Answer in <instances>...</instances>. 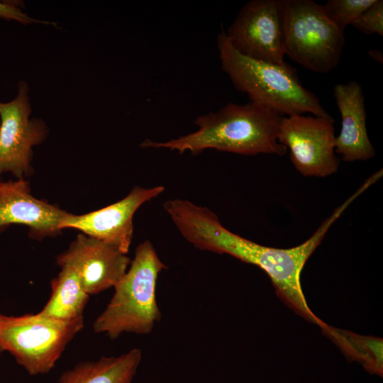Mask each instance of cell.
<instances>
[{
  "mask_svg": "<svg viewBox=\"0 0 383 383\" xmlns=\"http://www.w3.org/2000/svg\"><path fill=\"white\" fill-rule=\"evenodd\" d=\"M365 190L366 187L362 185L323 221L308 240L287 249L260 245L235 234L226 228L209 209L188 200H175L168 209V215L182 235L196 248L228 254L262 269L270 277L279 298L297 314L320 327L324 322L308 306L301 274L331 225Z\"/></svg>",
  "mask_w": 383,
  "mask_h": 383,
  "instance_id": "obj_1",
  "label": "cell"
},
{
  "mask_svg": "<svg viewBox=\"0 0 383 383\" xmlns=\"http://www.w3.org/2000/svg\"><path fill=\"white\" fill-rule=\"evenodd\" d=\"M280 115L253 102L230 103L216 111L199 116L194 120L198 129L165 142L146 139L145 148H163L179 154H199L214 149L243 155L273 154L284 155L287 150L278 141Z\"/></svg>",
  "mask_w": 383,
  "mask_h": 383,
  "instance_id": "obj_2",
  "label": "cell"
},
{
  "mask_svg": "<svg viewBox=\"0 0 383 383\" xmlns=\"http://www.w3.org/2000/svg\"><path fill=\"white\" fill-rule=\"evenodd\" d=\"M216 43L223 71L250 101L281 116L309 113L333 118L318 97L302 85L296 70L287 63L276 65L241 55L233 48L223 29L218 34Z\"/></svg>",
  "mask_w": 383,
  "mask_h": 383,
  "instance_id": "obj_3",
  "label": "cell"
},
{
  "mask_svg": "<svg viewBox=\"0 0 383 383\" xmlns=\"http://www.w3.org/2000/svg\"><path fill=\"white\" fill-rule=\"evenodd\" d=\"M167 268L152 243L135 248L130 267L114 285V293L93 323L96 333L113 340L125 333L150 334L162 313L156 299L159 274Z\"/></svg>",
  "mask_w": 383,
  "mask_h": 383,
  "instance_id": "obj_4",
  "label": "cell"
},
{
  "mask_svg": "<svg viewBox=\"0 0 383 383\" xmlns=\"http://www.w3.org/2000/svg\"><path fill=\"white\" fill-rule=\"evenodd\" d=\"M284 54L314 72L325 74L338 65L345 45L344 30L311 0H280Z\"/></svg>",
  "mask_w": 383,
  "mask_h": 383,
  "instance_id": "obj_5",
  "label": "cell"
},
{
  "mask_svg": "<svg viewBox=\"0 0 383 383\" xmlns=\"http://www.w3.org/2000/svg\"><path fill=\"white\" fill-rule=\"evenodd\" d=\"M83 327L84 318L63 321L39 313L8 316L0 312V350L9 352L28 374H45Z\"/></svg>",
  "mask_w": 383,
  "mask_h": 383,
  "instance_id": "obj_6",
  "label": "cell"
},
{
  "mask_svg": "<svg viewBox=\"0 0 383 383\" xmlns=\"http://www.w3.org/2000/svg\"><path fill=\"white\" fill-rule=\"evenodd\" d=\"M334 122L333 118L313 115L282 117L278 141L289 150L293 165L303 176L326 177L338 171Z\"/></svg>",
  "mask_w": 383,
  "mask_h": 383,
  "instance_id": "obj_7",
  "label": "cell"
},
{
  "mask_svg": "<svg viewBox=\"0 0 383 383\" xmlns=\"http://www.w3.org/2000/svg\"><path fill=\"white\" fill-rule=\"evenodd\" d=\"M26 81L17 84L16 96L0 101V178L10 172L18 179L30 173L33 148L48 136V127L39 118H30L32 107Z\"/></svg>",
  "mask_w": 383,
  "mask_h": 383,
  "instance_id": "obj_8",
  "label": "cell"
},
{
  "mask_svg": "<svg viewBox=\"0 0 383 383\" xmlns=\"http://www.w3.org/2000/svg\"><path fill=\"white\" fill-rule=\"evenodd\" d=\"M233 48L258 61L283 65L284 35L280 0H252L225 31Z\"/></svg>",
  "mask_w": 383,
  "mask_h": 383,
  "instance_id": "obj_9",
  "label": "cell"
},
{
  "mask_svg": "<svg viewBox=\"0 0 383 383\" xmlns=\"http://www.w3.org/2000/svg\"><path fill=\"white\" fill-rule=\"evenodd\" d=\"M164 191L163 186L151 188L135 186L123 199L108 206L82 215L68 213L60 229L79 230L127 255L133 235V218L135 211Z\"/></svg>",
  "mask_w": 383,
  "mask_h": 383,
  "instance_id": "obj_10",
  "label": "cell"
},
{
  "mask_svg": "<svg viewBox=\"0 0 383 383\" xmlns=\"http://www.w3.org/2000/svg\"><path fill=\"white\" fill-rule=\"evenodd\" d=\"M56 261L59 267H69L76 272L89 295L113 287L131 264L126 254L84 233L78 234Z\"/></svg>",
  "mask_w": 383,
  "mask_h": 383,
  "instance_id": "obj_11",
  "label": "cell"
},
{
  "mask_svg": "<svg viewBox=\"0 0 383 383\" xmlns=\"http://www.w3.org/2000/svg\"><path fill=\"white\" fill-rule=\"evenodd\" d=\"M68 213L35 198L23 178L4 182L0 178V231L11 224L29 227L36 238L54 235Z\"/></svg>",
  "mask_w": 383,
  "mask_h": 383,
  "instance_id": "obj_12",
  "label": "cell"
},
{
  "mask_svg": "<svg viewBox=\"0 0 383 383\" xmlns=\"http://www.w3.org/2000/svg\"><path fill=\"white\" fill-rule=\"evenodd\" d=\"M333 97L341 116V129L335 136V150L345 162L367 160L375 155L366 126L365 97L355 81L337 84Z\"/></svg>",
  "mask_w": 383,
  "mask_h": 383,
  "instance_id": "obj_13",
  "label": "cell"
},
{
  "mask_svg": "<svg viewBox=\"0 0 383 383\" xmlns=\"http://www.w3.org/2000/svg\"><path fill=\"white\" fill-rule=\"evenodd\" d=\"M142 354L141 349L134 348L118 356L79 362L63 372L58 383H132Z\"/></svg>",
  "mask_w": 383,
  "mask_h": 383,
  "instance_id": "obj_14",
  "label": "cell"
},
{
  "mask_svg": "<svg viewBox=\"0 0 383 383\" xmlns=\"http://www.w3.org/2000/svg\"><path fill=\"white\" fill-rule=\"evenodd\" d=\"M60 268L61 271L50 282L51 295L39 313L63 321L83 318L89 295L71 267Z\"/></svg>",
  "mask_w": 383,
  "mask_h": 383,
  "instance_id": "obj_15",
  "label": "cell"
},
{
  "mask_svg": "<svg viewBox=\"0 0 383 383\" xmlns=\"http://www.w3.org/2000/svg\"><path fill=\"white\" fill-rule=\"evenodd\" d=\"M323 335L330 338L350 361H355L370 374L383 375V340L349 331L334 328L326 323L320 326Z\"/></svg>",
  "mask_w": 383,
  "mask_h": 383,
  "instance_id": "obj_16",
  "label": "cell"
},
{
  "mask_svg": "<svg viewBox=\"0 0 383 383\" xmlns=\"http://www.w3.org/2000/svg\"><path fill=\"white\" fill-rule=\"evenodd\" d=\"M376 0H328L322 8L326 16L340 29L345 30Z\"/></svg>",
  "mask_w": 383,
  "mask_h": 383,
  "instance_id": "obj_17",
  "label": "cell"
},
{
  "mask_svg": "<svg viewBox=\"0 0 383 383\" xmlns=\"http://www.w3.org/2000/svg\"><path fill=\"white\" fill-rule=\"evenodd\" d=\"M352 26L365 34H377L382 37L383 1L376 0L357 18Z\"/></svg>",
  "mask_w": 383,
  "mask_h": 383,
  "instance_id": "obj_18",
  "label": "cell"
},
{
  "mask_svg": "<svg viewBox=\"0 0 383 383\" xmlns=\"http://www.w3.org/2000/svg\"><path fill=\"white\" fill-rule=\"evenodd\" d=\"M0 18L8 21H15L23 25L33 23L54 25L55 26L57 25L54 22L43 21L29 16L23 11L20 4L15 3V1H0Z\"/></svg>",
  "mask_w": 383,
  "mask_h": 383,
  "instance_id": "obj_19",
  "label": "cell"
},
{
  "mask_svg": "<svg viewBox=\"0 0 383 383\" xmlns=\"http://www.w3.org/2000/svg\"><path fill=\"white\" fill-rule=\"evenodd\" d=\"M368 55L374 60L382 63V55L378 50H370Z\"/></svg>",
  "mask_w": 383,
  "mask_h": 383,
  "instance_id": "obj_20",
  "label": "cell"
},
{
  "mask_svg": "<svg viewBox=\"0 0 383 383\" xmlns=\"http://www.w3.org/2000/svg\"><path fill=\"white\" fill-rule=\"evenodd\" d=\"M1 353V350H0V353Z\"/></svg>",
  "mask_w": 383,
  "mask_h": 383,
  "instance_id": "obj_21",
  "label": "cell"
}]
</instances>
